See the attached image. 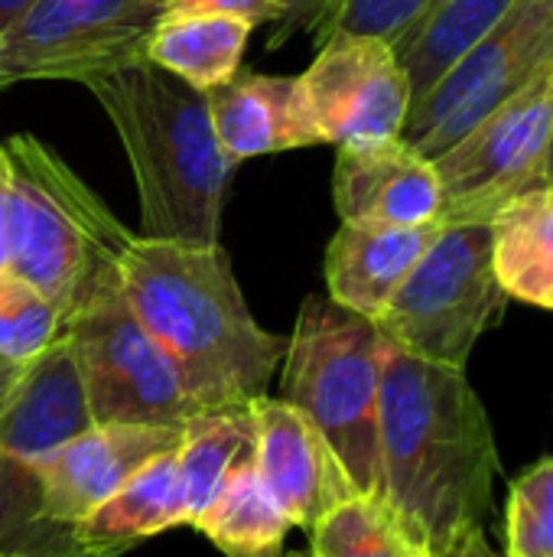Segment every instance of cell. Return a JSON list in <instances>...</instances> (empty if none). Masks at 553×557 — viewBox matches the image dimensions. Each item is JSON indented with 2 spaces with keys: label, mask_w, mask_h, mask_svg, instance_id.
I'll list each match as a JSON object with an SVG mask.
<instances>
[{
  "label": "cell",
  "mask_w": 553,
  "mask_h": 557,
  "mask_svg": "<svg viewBox=\"0 0 553 557\" xmlns=\"http://www.w3.org/2000/svg\"><path fill=\"white\" fill-rule=\"evenodd\" d=\"M251 29L254 23L235 13L166 10L153 20L143 55L186 85L212 91L241 69Z\"/></svg>",
  "instance_id": "18"
},
{
  "label": "cell",
  "mask_w": 553,
  "mask_h": 557,
  "mask_svg": "<svg viewBox=\"0 0 553 557\" xmlns=\"http://www.w3.org/2000/svg\"><path fill=\"white\" fill-rule=\"evenodd\" d=\"M62 320L65 313L49 297L13 274H0V359L33 362L62 336Z\"/></svg>",
  "instance_id": "25"
},
{
  "label": "cell",
  "mask_w": 553,
  "mask_h": 557,
  "mask_svg": "<svg viewBox=\"0 0 553 557\" xmlns=\"http://www.w3.org/2000/svg\"><path fill=\"white\" fill-rule=\"evenodd\" d=\"M332 202L355 225H440V173L404 137L365 147H339Z\"/></svg>",
  "instance_id": "15"
},
{
  "label": "cell",
  "mask_w": 553,
  "mask_h": 557,
  "mask_svg": "<svg viewBox=\"0 0 553 557\" xmlns=\"http://www.w3.org/2000/svg\"><path fill=\"white\" fill-rule=\"evenodd\" d=\"M508 300L495 277L489 222H453L440 225L375 326L407 356L466 369L476 343L502 323Z\"/></svg>",
  "instance_id": "7"
},
{
  "label": "cell",
  "mask_w": 553,
  "mask_h": 557,
  "mask_svg": "<svg viewBox=\"0 0 553 557\" xmlns=\"http://www.w3.org/2000/svg\"><path fill=\"white\" fill-rule=\"evenodd\" d=\"M306 117L319 144L365 147L401 137L414 104L411 78L381 36L336 33L300 75Z\"/></svg>",
  "instance_id": "11"
},
{
  "label": "cell",
  "mask_w": 553,
  "mask_h": 557,
  "mask_svg": "<svg viewBox=\"0 0 553 557\" xmlns=\"http://www.w3.org/2000/svg\"><path fill=\"white\" fill-rule=\"evenodd\" d=\"M254 457V414L251 408L199 411L186 421L176 447L183 525H192L212 499L222 493L228 476Z\"/></svg>",
  "instance_id": "21"
},
{
  "label": "cell",
  "mask_w": 553,
  "mask_h": 557,
  "mask_svg": "<svg viewBox=\"0 0 553 557\" xmlns=\"http://www.w3.org/2000/svg\"><path fill=\"white\" fill-rule=\"evenodd\" d=\"M378 447V499L427 555L489 522L502 463L466 369L437 366L385 343Z\"/></svg>",
  "instance_id": "1"
},
{
  "label": "cell",
  "mask_w": 553,
  "mask_h": 557,
  "mask_svg": "<svg viewBox=\"0 0 553 557\" xmlns=\"http://www.w3.org/2000/svg\"><path fill=\"white\" fill-rule=\"evenodd\" d=\"M440 225H355L342 222L323 261L326 297L339 307L378 320Z\"/></svg>",
  "instance_id": "17"
},
{
  "label": "cell",
  "mask_w": 553,
  "mask_h": 557,
  "mask_svg": "<svg viewBox=\"0 0 553 557\" xmlns=\"http://www.w3.org/2000/svg\"><path fill=\"white\" fill-rule=\"evenodd\" d=\"M254 414V467L287 519L300 529L319 525L355 493L326 437L284 398H261Z\"/></svg>",
  "instance_id": "13"
},
{
  "label": "cell",
  "mask_w": 553,
  "mask_h": 557,
  "mask_svg": "<svg viewBox=\"0 0 553 557\" xmlns=\"http://www.w3.org/2000/svg\"><path fill=\"white\" fill-rule=\"evenodd\" d=\"M551 52L553 26L541 0H518L411 104L401 137L437 160L512 98Z\"/></svg>",
  "instance_id": "9"
},
{
  "label": "cell",
  "mask_w": 553,
  "mask_h": 557,
  "mask_svg": "<svg viewBox=\"0 0 553 557\" xmlns=\"http://www.w3.org/2000/svg\"><path fill=\"white\" fill-rule=\"evenodd\" d=\"M124 555L121 548H88L75 545L65 539L62 545H39V548H16V552H0V557H117Z\"/></svg>",
  "instance_id": "31"
},
{
  "label": "cell",
  "mask_w": 553,
  "mask_h": 557,
  "mask_svg": "<svg viewBox=\"0 0 553 557\" xmlns=\"http://www.w3.org/2000/svg\"><path fill=\"white\" fill-rule=\"evenodd\" d=\"M160 13L179 10V13H235L251 20L254 26H267L274 16V0H153Z\"/></svg>",
  "instance_id": "29"
},
{
  "label": "cell",
  "mask_w": 553,
  "mask_h": 557,
  "mask_svg": "<svg viewBox=\"0 0 553 557\" xmlns=\"http://www.w3.org/2000/svg\"><path fill=\"white\" fill-rule=\"evenodd\" d=\"M553 140V52L541 69L466 137L433 160L440 225L489 222L508 199L548 186Z\"/></svg>",
  "instance_id": "8"
},
{
  "label": "cell",
  "mask_w": 553,
  "mask_h": 557,
  "mask_svg": "<svg viewBox=\"0 0 553 557\" xmlns=\"http://www.w3.org/2000/svg\"><path fill=\"white\" fill-rule=\"evenodd\" d=\"M433 0H332L313 26V39L323 42L336 33H365L394 42L411 29Z\"/></svg>",
  "instance_id": "27"
},
{
  "label": "cell",
  "mask_w": 553,
  "mask_h": 557,
  "mask_svg": "<svg viewBox=\"0 0 553 557\" xmlns=\"http://www.w3.org/2000/svg\"><path fill=\"white\" fill-rule=\"evenodd\" d=\"M284 557H316L313 552H290V555H284Z\"/></svg>",
  "instance_id": "37"
},
{
  "label": "cell",
  "mask_w": 553,
  "mask_h": 557,
  "mask_svg": "<svg viewBox=\"0 0 553 557\" xmlns=\"http://www.w3.org/2000/svg\"><path fill=\"white\" fill-rule=\"evenodd\" d=\"M23 369H26V366H20V362L0 359V405H3V398H7V395L13 392V385L20 382Z\"/></svg>",
  "instance_id": "34"
},
{
  "label": "cell",
  "mask_w": 553,
  "mask_h": 557,
  "mask_svg": "<svg viewBox=\"0 0 553 557\" xmlns=\"http://www.w3.org/2000/svg\"><path fill=\"white\" fill-rule=\"evenodd\" d=\"M541 7H544V13H548V20H551L553 26V0H541Z\"/></svg>",
  "instance_id": "35"
},
{
  "label": "cell",
  "mask_w": 553,
  "mask_h": 557,
  "mask_svg": "<svg viewBox=\"0 0 553 557\" xmlns=\"http://www.w3.org/2000/svg\"><path fill=\"white\" fill-rule=\"evenodd\" d=\"M551 310H553V307H551Z\"/></svg>",
  "instance_id": "38"
},
{
  "label": "cell",
  "mask_w": 553,
  "mask_h": 557,
  "mask_svg": "<svg viewBox=\"0 0 553 557\" xmlns=\"http://www.w3.org/2000/svg\"><path fill=\"white\" fill-rule=\"evenodd\" d=\"M329 3L332 0H274V16L267 23L271 26L267 49L284 46L297 33H313V26L329 10Z\"/></svg>",
  "instance_id": "28"
},
{
  "label": "cell",
  "mask_w": 553,
  "mask_h": 557,
  "mask_svg": "<svg viewBox=\"0 0 553 557\" xmlns=\"http://www.w3.org/2000/svg\"><path fill=\"white\" fill-rule=\"evenodd\" d=\"M88 395L75 356L59 336L33 362L0 405V467H13L29 483L68 441L91 428Z\"/></svg>",
  "instance_id": "14"
},
{
  "label": "cell",
  "mask_w": 553,
  "mask_h": 557,
  "mask_svg": "<svg viewBox=\"0 0 553 557\" xmlns=\"http://www.w3.org/2000/svg\"><path fill=\"white\" fill-rule=\"evenodd\" d=\"M518 0H433L391 46L411 78L414 101Z\"/></svg>",
  "instance_id": "23"
},
{
  "label": "cell",
  "mask_w": 553,
  "mask_h": 557,
  "mask_svg": "<svg viewBox=\"0 0 553 557\" xmlns=\"http://www.w3.org/2000/svg\"><path fill=\"white\" fill-rule=\"evenodd\" d=\"M13 255V166L10 153L0 144V274H10Z\"/></svg>",
  "instance_id": "30"
},
{
  "label": "cell",
  "mask_w": 553,
  "mask_h": 557,
  "mask_svg": "<svg viewBox=\"0 0 553 557\" xmlns=\"http://www.w3.org/2000/svg\"><path fill=\"white\" fill-rule=\"evenodd\" d=\"M427 557H502V555L486 542V532H482V529H476V532L460 535L456 542H450L447 548H440V552H433V555H427Z\"/></svg>",
  "instance_id": "32"
},
{
  "label": "cell",
  "mask_w": 553,
  "mask_h": 557,
  "mask_svg": "<svg viewBox=\"0 0 553 557\" xmlns=\"http://www.w3.org/2000/svg\"><path fill=\"white\" fill-rule=\"evenodd\" d=\"M183 428L147 424H91L68 441L33 480L36 522L72 529L108 496H114L134 473L163 454H173Z\"/></svg>",
  "instance_id": "12"
},
{
  "label": "cell",
  "mask_w": 553,
  "mask_h": 557,
  "mask_svg": "<svg viewBox=\"0 0 553 557\" xmlns=\"http://www.w3.org/2000/svg\"><path fill=\"white\" fill-rule=\"evenodd\" d=\"M505 557H553V457L512 483L505 506Z\"/></svg>",
  "instance_id": "26"
},
{
  "label": "cell",
  "mask_w": 553,
  "mask_h": 557,
  "mask_svg": "<svg viewBox=\"0 0 553 557\" xmlns=\"http://www.w3.org/2000/svg\"><path fill=\"white\" fill-rule=\"evenodd\" d=\"M205 101L215 137L235 163L319 144L303 108L300 75L238 69L225 85L205 91Z\"/></svg>",
  "instance_id": "16"
},
{
  "label": "cell",
  "mask_w": 553,
  "mask_h": 557,
  "mask_svg": "<svg viewBox=\"0 0 553 557\" xmlns=\"http://www.w3.org/2000/svg\"><path fill=\"white\" fill-rule=\"evenodd\" d=\"M153 0H36L0 33V88L16 82H88L147 59Z\"/></svg>",
  "instance_id": "10"
},
{
  "label": "cell",
  "mask_w": 553,
  "mask_h": 557,
  "mask_svg": "<svg viewBox=\"0 0 553 557\" xmlns=\"http://www.w3.org/2000/svg\"><path fill=\"white\" fill-rule=\"evenodd\" d=\"M36 0H0V33H7Z\"/></svg>",
  "instance_id": "33"
},
{
  "label": "cell",
  "mask_w": 553,
  "mask_h": 557,
  "mask_svg": "<svg viewBox=\"0 0 553 557\" xmlns=\"http://www.w3.org/2000/svg\"><path fill=\"white\" fill-rule=\"evenodd\" d=\"M548 186H553V140H551V160H548Z\"/></svg>",
  "instance_id": "36"
},
{
  "label": "cell",
  "mask_w": 553,
  "mask_h": 557,
  "mask_svg": "<svg viewBox=\"0 0 553 557\" xmlns=\"http://www.w3.org/2000/svg\"><path fill=\"white\" fill-rule=\"evenodd\" d=\"M378 326L329 297L310 294L284 349L280 398L332 447L359 496H381Z\"/></svg>",
  "instance_id": "4"
},
{
  "label": "cell",
  "mask_w": 553,
  "mask_h": 557,
  "mask_svg": "<svg viewBox=\"0 0 553 557\" xmlns=\"http://www.w3.org/2000/svg\"><path fill=\"white\" fill-rule=\"evenodd\" d=\"M290 519L261 480L254 457H248L192 522L225 557H284Z\"/></svg>",
  "instance_id": "22"
},
{
  "label": "cell",
  "mask_w": 553,
  "mask_h": 557,
  "mask_svg": "<svg viewBox=\"0 0 553 557\" xmlns=\"http://www.w3.org/2000/svg\"><path fill=\"white\" fill-rule=\"evenodd\" d=\"M117 274L130 310L199 411L251 408L267 395L287 339L251 317L222 242L130 235Z\"/></svg>",
  "instance_id": "2"
},
{
  "label": "cell",
  "mask_w": 553,
  "mask_h": 557,
  "mask_svg": "<svg viewBox=\"0 0 553 557\" xmlns=\"http://www.w3.org/2000/svg\"><path fill=\"white\" fill-rule=\"evenodd\" d=\"M492 264L502 290L531 307H553V186L508 199L492 219Z\"/></svg>",
  "instance_id": "20"
},
{
  "label": "cell",
  "mask_w": 553,
  "mask_h": 557,
  "mask_svg": "<svg viewBox=\"0 0 553 557\" xmlns=\"http://www.w3.org/2000/svg\"><path fill=\"white\" fill-rule=\"evenodd\" d=\"M176 525H183V493H179V470L173 450L147 463L114 496H108L78 525H72L68 539L88 548L127 552L130 545Z\"/></svg>",
  "instance_id": "19"
},
{
  "label": "cell",
  "mask_w": 553,
  "mask_h": 557,
  "mask_svg": "<svg viewBox=\"0 0 553 557\" xmlns=\"http://www.w3.org/2000/svg\"><path fill=\"white\" fill-rule=\"evenodd\" d=\"M310 552L316 557H427L375 496H352L313 525Z\"/></svg>",
  "instance_id": "24"
},
{
  "label": "cell",
  "mask_w": 553,
  "mask_h": 557,
  "mask_svg": "<svg viewBox=\"0 0 553 557\" xmlns=\"http://www.w3.org/2000/svg\"><path fill=\"white\" fill-rule=\"evenodd\" d=\"M62 336L75 356L95 424L186 428L199 414L176 369L130 310L117 258L88 271L65 310Z\"/></svg>",
  "instance_id": "6"
},
{
  "label": "cell",
  "mask_w": 553,
  "mask_h": 557,
  "mask_svg": "<svg viewBox=\"0 0 553 557\" xmlns=\"http://www.w3.org/2000/svg\"><path fill=\"white\" fill-rule=\"evenodd\" d=\"M108 114L140 196L147 238L218 242L235 160L222 150L205 91L137 59L81 82Z\"/></svg>",
  "instance_id": "3"
},
{
  "label": "cell",
  "mask_w": 553,
  "mask_h": 557,
  "mask_svg": "<svg viewBox=\"0 0 553 557\" xmlns=\"http://www.w3.org/2000/svg\"><path fill=\"white\" fill-rule=\"evenodd\" d=\"M3 147L13 166L10 274L65 313L88 271L117 258L130 232L46 140L13 134Z\"/></svg>",
  "instance_id": "5"
}]
</instances>
